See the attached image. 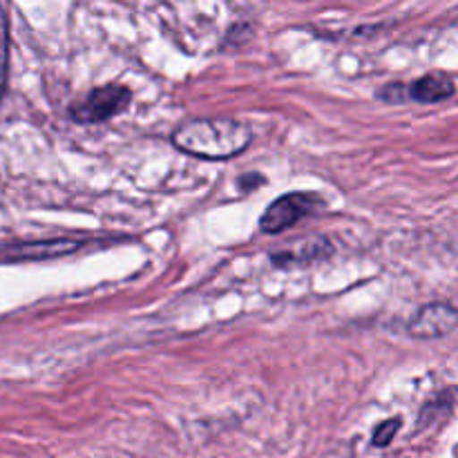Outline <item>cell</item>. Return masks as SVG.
Instances as JSON below:
<instances>
[{"mask_svg":"<svg viewBox=\"0 0 458 458\" xmlns=\"http://www.w3.org/2000/svg\"><path fill=\"white\" fill-rule=\"evenodd\" d=\"M454 92L456 85L450 76L443 72H429L407 88V98H414L419 103H438L450 98Z\"/></svg>","mask_w":458,"mask_h":458,"instance_id":"cell-6","label":"cell"},{"mask_svg":"<svg viewBox=\"0 0 458 458\" xmlns=\"http://www.w3.org/2000/svg\"><path fill=\"white\" fill-rule=\"evenodd\" d=\"M7 65H9V27H7V16H4L3 7H0V97H3L4 83H7Z\"/></svg>","mask_w":458,"mask_h":458,"instance_id":"cell-8","label":"cell"},{"mask_svg":"<svg viewBox=\"0 0 458 458\" xmlns=\"http://www.w3.org/2000/svg\"><path fill=\"white\" fill-rule=\"evenodd\" d=\"M398 429H401V419L383 420V423L376 428L374 437H371V443H374L376 447H387L389 443L394 441V437L398 434Z\"/></svg>","mask_w":458,"mask_h":458,"instance_id":"cell-9","label":"cell"},{"mask_svg":"<svg viewBox=\"0 0 458 458\" xmlns=\"http://www.w3.org/2000/svg\"><path fill=\"white\" fill-rule=\"evenodd\" d=\"M253 141L246 123L235 119H191L173 132L174 148L199 159L224 161L244 152Z\"/></svg>","mask_w":458,"mask_h":458,"instance_id":"cell-1","label":"cell"},{"mask_svg":"<svg viewBox=\"0 0 458 458\" xmlns=\"http://www.w3.org/2000/svg\"><path fill=\"white\" fill-rule=\"evenodd\" d=\"M262 182H264L262 177H255V179L242 177V179H240V186L244 188V191H246V186H249V191H250V188H253V186H259V183H262Z\"/></svg>","mask_w":458,"mask_h":458,"instance_id":"cell-11","label":"cell"},{"mask_svg":"<svg viewBox=\"0 0 458 458\" xmlns=\"http://www.w3.org/2000/svg\"><path fill=\"white\" fill-rule=\"evenodd\" d=\"M130 98H132V92L125 85H103V88L92 89L79 106L72 107L70 114L76 123H103L125 110Z\"/></svg>","mask_w":458,"mask_h":458,"instance_id":"cell-3","label":"cell"},{"mask_svg":"<svg viewBox=\"0 0 458 458\" xmlns=\"http://www.w3.org/2000/svg\"><path fill=\"white\" fill-rule=\"evenodd\" d=\"M322 206V199L313 192H289V195H282L264 210V215L259 217V228L268 235H277V233L286 231L293 224H298L300 219L309 217L311 213H316Z\"/></svg>","mask_w":458,"mask_h":458,"instance_id":"cell-2","label":"cell"},{"mask_svg":"<svg viewBox=\"0 0 458 458\" xmlns=\"http://www.w3.org/2000/svg\"><path fill=\"white\" fill-rule=\"evenodd\" d=\"M458 327V309L445 302H434L420 309L407 327V334L419 340H437Z\"/></svg>","mask_w":458,"mask_h":458,"instance_id":"cell-4","label":"cell"},{"mask_svg":"<svg viewBox=\"0 0 458 458\" xmlns=\"http://www.w3.org/2000/svg\"><path fill=\"white\" fill-rule=\"evenodd\" d=\"M81 249V242L67 240V237H58V240H40V242H27V244L9 246L4 250V258L21 262V259H54L70 255Z\"/></svg>","mask_w":458,"mask_h":458,"instance_id":"cell-5","label":"cell"},{"mask_svg":"<svg viewBox=\"0 0 458 458\" xmlns=\"http://www.w3.org/2000/svg\"><path fill=\"white\" fill-rule=\"evenodd\" d=\"M329 242L327 240H300L286 246L282 253H273L271 259L276 267H293V264H307L318 258H325L329 253Z\"/></svg>","mask_w":458,"mask_h":458,"instance_id":"cell-7","label":"cell"},{"mask_svg":"<svg viewBox=\"0 0 458 458\" xmlns=\"http://www.w3.org/2000/svg\"><path fill=\"white\" fill-rule=\"evenodd\" d=\"M456 253H458V240H456Z\"/></svg>","mask_w":458,"mask_h":458,"instance_id":"cell-12","label":"cell"},{"mask_svg":"<svg viewBox=\"0 0 458 458\" xmlns=\"http://www.w3.org/2000/svg\"><path fill=\"white\" fill-rule=\"evenodd\" d=\"M380 97H383L385 101H389V103H398V101H403V98L407 97V89L403 92V83H389L387 88L380 92Z\"/></svg>","mask_w":458,"mask_h":458,"instance_id":"cell-10","label":"cell"}]
</instances>
